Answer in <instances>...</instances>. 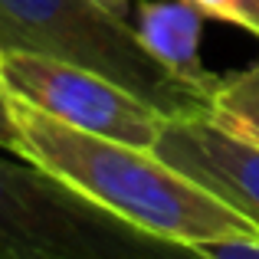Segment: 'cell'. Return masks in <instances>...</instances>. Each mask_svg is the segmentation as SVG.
I'll return each instance as SVG.
<instances>
[{
    "mask_svg": "<svg viewBox=\"0 0 259 259\" xmlns=\"http://www.w3.org/2000/svg\"><path fill=\"white\" fill-rule=\"evenodd\" d=\"M10 102L20 132V158L121 220L190 246L256 233L233 207L174 171L151 148L69 128L13 95Z\"/></svg>",
    "mask_w": 259,
    "mask_h": 259,
    "instance_id": "cell-1",
    "label": "cell"
},
{
    "mask_svg": "<svg viewBox=\"0 0 259 259\" xmlns=\"http://www.w3.org/2000/svg\"><path fill=\"white\" fill-rule=\"evenodd\" d=\"M0 50L92 69L167 118L210 115L213 89L171 72L151 56L132 20L95 0H0Z\"/></svg>",
    "mask_w": 259,
    "mask_h": 259,
    "instance_id": "cell-2",
    "label": "cell"
},
{
    "mask_svg": "<svg viewBox=\"0 0 259 259\" xmlns=\"http://www.w3.org/2000/svg\"><path fill=\"white\" fill-rule=\"evenodd\" d=\"M0 259H207L0 148Z\"/></svg>",
    "mask_w": 259,
    "mask_h": 259,
    "instance_id": "cell-3",
    "label": "cell"
},
{
    "mask_svg": "<svg viewBox=\"0 0 259 259\" xmlns=\"http://www.w3.org/2000/svg\"><path fill=\"white\" fill-rule=\"evenodd\" d=\"M0 82L13 99L39 108L63 125L135 148L154 151L167 121L164 112L112 79L36 53H4Z\"/></svg>",
    "mask_w": 259,
    "mask_h": 259,
    "instance_id": "cell-4",
    "label": "cell"
},
{
    "mask_svg": "<svg viewBox=\"0 0 259 259\" xmlns=\"http://www.w3.org/2000/svg\"><path fill=\"white\" fill-rule=\"evenodd\" d=\"M154 154L220 197L259 233V145L230 135L210 115H184L164 121Z\"/></svg>",
    "mask_w": 259,
    "mask_h": 259,
    "instance_id": "cell-5",
    "label": "cell"
},
{
    "mask_svg": "<svg viewBox=\"0 0 259 259\" xmlns=\"http://www.w3.org/2000/svg\"><path fill=\"white\" fill-rule=\"evenodd\" d=\"M203 17L207 13L190 0H141V4H135L132 23L138 36L145 39V46L151 50V56L161 59L171 72L184 76L194 85L217 89L220 79L210 76L200 59Z\"/></svg>",
    "mask_w": 259,
    "mask_h": 259,
    "instance_id": "cell-6",
    "label": "cell"
},
{
    "mask_svg": "<svg viewBox=\"0 0 259 259\" xmlns=\"http://www.w3.org/2000/svg\"><path fill=\"white\" fill-rule=\"evenodd\" d=\"M210 121L236 138L259 145V59L230 79H220L210 102Z\"/></svg>",
    "mask_w": 259,
    "mask_h": 259,
    "instance_id": "cell-7",
    "label": "cell"
},
{
    "mask_svg": "<svg viewBox=\"0 0 259 259\" xmlns=\"http://www.w3.org/2000/svg\"><path fill=\"white\" fill-rule=\"evenodd\" d=\"M190 4H197L207 17L259 36V0H190Z\"/></svg>",
    "mask_w": 259,
    "mask_h": 259,
    "instance_id": "cell-8",
    "label": "cell"
},
{
    "mask_svg": "<svg viewBox=\"0 0 259 259\" xmlns=\"http://www.w3.org/2000/svg\"><path fill=\"white\" fill-rule=\"evenodd\" d=\"M200 249L207 259H259V233L249 236H223V240L200 243Z\"/></svg>",
    "mask_w": 259,
    "mask_h": 259,
    "instance_id": "cell-9",
    "label": "cell"
},
{
    "mask_svg": "<svg viewBox=\"0 0 259 259\" xmlns=\"http://www.w3.org/2000/svg\"><path fill=\"white\" fill-rule=\"evenodd\" d=\"M0 148L20 154V132H17V118H13V102L4 82H0Z\"/></svg>",
    "mask_w": 259,
    "mask_h": 259,
    "instance_id": "cell-10",
    "label": "cell"
},
{
    "mask_svg": "<svg viewBox=\"0 0 259 259\" xmlns=\"http://www.w3.org/2000/svg\"><path fill=\"white\" fill-rule=\"evenodd\" d=\"M95 4L108 7V10L118 13V17H128V10H132V0H95Z\"/></svg>",
    "mask_w": 259,
    "mask_h": 259,
    "instance_id": "cell-11",
    "label": "cell"
},
{
    "mask_svg": "<svg viewBox=\"0 0 259 259\" xmlns=\"http://www.w3.org/2000/svg\"><path fill=\"white\" fill-rule=\"evenodd\" d=\"M0 63H4V50H0Z\"/></svg>",
    "mask_w": 259,
    "mask_h": 259,
    "instance_id": "cell-12",
    "label": "cell"
}]
</instances>
